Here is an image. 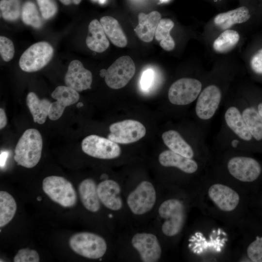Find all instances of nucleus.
Listing matches in <instances>:
<instances>
[{"mask_svg": "<svg viewBox=\"0 0 262 262\" xmlns=\"http://www.w3.org/2000/svg\"><path fill=\"white\" fill-rule=\"evenodd\" d=\"M0 53L2 59L5 62L11 60L14 55V44L11 40L5 36L0 37Z\"/></svg>", "mask_w": 262, "mask_h": 262, "instance_id": "obj_34", "label": "nucleus"}, {"mask_svg": "<svg viewBox=\"0 0 262 262\" xmlns=\"http://www.w3.org/2000/svg\"><path fill=\"white\" fill-rule=\"evenodd\" d=\"M159 162L163 166L175 168L199 180L206 173L208 165L199 161L183 156L168 149L162 151Z\"/></svg>", "mask_w": 262, "mask_h": 262, "instance_id": "obj_11", "label": "nucleus"}, {"mask_svg": "<svg viewBox=\"0 0 262 262\" xmlns=\"http://www.w3.org/2000/svg\"><path fill=\"white\" fill-rule=\"evenodd\" d=\"M42 189L50 199L62 207H72L77 203V193L72 184L64 177H46L42 181Z\"/></svg>", "mask_w": 262, "mask_h": 262, "instance_id": "obj_8", "label": "nucleus"}, {"mask_svg": "<svg viewBox=\"0 0 262 262\" xmlns=\"http://www.w3.org/2000/svg\"><path fill=\"white\" fill-rule=\"evenodd\" d=\"M88 32L86 38V44L91 50L96 52H103L109 47L110 43L100 22L95 19L88 25Z\"/></svg>", "mask_w": 262, "mask_h": 262, "instance_id": "obj_25", "label": "nucleus"}, {"mask_svg": "<svg viewBox=\"0 0 262 262\" xmlns=\"http://www.w3.org/2000/svg\"><path fill=\"white\" fill-rule=\"evenodd\" d=\"M253 107L256 109V110L258 111L259 114L262 117V101L259 102L257 104L256 106H253Z\"/></svg>", "mask_w": 262, "mask_h": 262, "instance_id": "obj_41", "label": "nucleus"}, {"mask_svg": "<svg viewBox=\"0 0 262 262\" xmlns=\"http://www.w3.org/2000/svg\"><path fill=\"white\" fill-rule=\"evenodd\" d=\"M53 53V48L48 42L40 41L35 43L22 53L19 60V66L25 72L38 71L50 62Z\"/></svg>", "mask_w": 262, "mask_h": 262, "instance_id": "obj_12", "label": "nucleus"}, {"mask_svg": "<svg viewBox=\"0 0 262 262\" xmlns=\"http://www.w3.org/2000/svg\"><path fill=\"white\" fill-rule=\"evenodd\" d=\"M60 2L65 5H70L71 4H79L82 0H59Z\"/></svg>", "mask_w": 262, "mask_h": 262, "instance_id": "obj_40", "label": "nucleus"}, {"mask_svg": "<svg viewBox=\"0 0 262 262\" xmlns=\"http://www.w3.org/2000/svg\"><path fill=\"white\" fill-rule=\"evenodd\" d=\"M133 247L138 252L144 262H156L161 257L162 248L159 240L153 234L137 233L131 239Z\"/></svg>", "mask_w": 262, "mask_h": 262, "instance_id": "obj_17", "label": "nucleus"}, {"mask_svg": "<svg viewBox=\"0 0 262 262\" xmlns=\"http://www.w3.org/2000/svg\"><path fill=\"white\" fill-rule=\"evenodd\" d=\"M110 133L107 138L121 144L135 142L146 134V130L141 122L131 119L114 123L109 127Z\"/></svg>", "mask_w": 262, "mask_h": 262, "instance_id": "obj_15", "label": "nucleus"}, {"mask_svg": "<svg viewBox=\"0 0 262 262\" xmlns=\"http://www.w3.org/2000/svg\"><path fill=\"white\" fill-rule=\"evenodd\" d=\"M82 151L89 156L101 159H112L118 157L121 150L118 145L108 138L90 135L82 142Z\"/></svg>", "mask_w": 262, "mask_h": 262, "instance_id": "obj_16", "label": "nucleus"}, {"mask_svg": "<svg viewBox=\"0 0 262 262\" xmlns=\"http://www.w3.org/2000/svg\"><path fill=\"white\" fill-rule=\"evenodd\" d=\"M100 22L106 36L115 46L125 47L128 43L127 38L118 21L111 16L102 17Z\"/></svg>", "mask_w": 262, "mask_h": 262, "instance_id": "obj_27", "label": "nucleus"}, {"mask_svg": "<svg viewBox=\"0 0 262 262\" xmlns=\"http://www.w3.org/2000/svg\"><path fill=\"white\" fill-rule=\"evenodd\" d=\"M64 81L66 86L81 92L91 88L92 74L81 61L74 60L68 65Z\"/></svg>", "mask_w": 262, "mask_h": 262, "instance_id": "obj_19", "label": "nucleus"}, {"mask_svg": "<svg viewBox=\"0 0 262 262\" xmlns=\"http://www.w3.org/2000/svg\"><path fill=\"white\" fill-rule=\"evenodd\" d=\"M161 19V14L156 11L148 14L140 13L138 16V24L134 29L138 38L145 42L152 41Z\"/></svg>", "mask_w": 262, "mask_h": 262, "instance_id": "obj_23", "label": "nucleus"}, {"mask_svg": "<svg viewBox=\"0 0 262 262\" xmlns=\"http://www.w3.org/2000/svg\"><path fill=\"white\" fill-rule=\"evenodd\" d=\"M17 210L13 196L4 191H0V227L8 224L13 218Z\"/></svg>", "mask_w": 262, "mask_h": 262, "instance_id": "obj_30", "label": "nucleus"}, {"mask_svg": "<svg viewBox=\"0 0 262 262\" xmlns=\"http://www.w3.org/2000/svg\"><path fill=\"white\" fill-rule=\"evenodd\" d=\"M237 228L202 214L188 239V247L199 262L233 261Z\"/></svg>", "mask_w": 262, "mask_h": 262, "instance_id": "obj_2", "label": "nucleus"}, {"mask_svg": "<svg viewBox=\"0 0 262 262\" xmlns=\"http://www.w3.org/2000/svg\"><path fill=\"white\" fill-rule=\"evenodd\" d=\"M162 137L169 149L185 157L201 161L208 165L211 154L208 147H202L191 144L175 130L164 131Z\"/></svg>", "mask_w": 262, "mask_h": 262, "instance_id": "obj_6", "label": "nucleus"}, {"mask_svg": "<svg viewBox=\"0 0 262 262\" xmlns=\"http://www.w3.org/2000/svg\"><path fill=\"white\" fill-rule=\"evenodd\" d=\"M211 152L208 170L247 195L249 185L258 180L262 174L260 163L246 152Z\"/></svg>", "mask_w": 262, "mask_h": 262, "instance_id": "obj_3", "label": "nucleus"}, {"mask_svg": "<svg viewBox=\"0 0 262 262\" xmlns=\"http://www.w3.org/2000/svg\"><path fill=\"white\" fill-rule=\"evenodd\" d=\"M106 72H107V70H106L105 69H102L99 71V75L102 78L105 77L106 74Z\"/></svg>", "mask_w": 262, "mask_h": 262, "instance_id": "obj_42", "label": "nucleus"}, {"mask_svg": "<svg viewBox=\"0 0 262 262\" xmlns=\"http://www.w3.org/2000/svg\"><path fill=\"white\" fill-rule=\"evenodd\" d=\"M83 106V104L82 102H79L77 104V107L80 108Z\"/></svg>", "mask_w": 262, "mask_h": 262, "instance_id": "obj_43", "label": "nucleus"}, {"mask_svg": "<svg viewBox=\"0 0 262 262\" xmlns=\"http://www.w3.org/2000/svg\"><path fill=\"white\" fill-rule=\"evenodd\" d=\"M40 257L38 252L28 248L18 250L14 258V262H39Z\"/></svg>", "mask_w": 262, "mask_h": 262, "instance_id": "obj_35", "label": "nucleus"}, {"mask_svg": "<svg viewBox=\"0 0 262 262\" xmlns=\"http://www.w3.org/2000/svg\"><path fill=\"white\" fill-rule=\"evenodd\" d=\"M78 191L81 201L84 208L93 213L98 212L100 208V201L95 181L89 178L83 180L79 185Z\"/></svg>", "mask_w": 262, "mask_h": 262, "instance_id": "obj_26", "label": "nucleus"}, {"mask_svg": "<svg viewBox=\"0 0 262 262\" xmlns=\"http://www.w3.org/2000/svg\"><path fill=\"white\" fill-rule=\"evenodd\" d=\"M174 26V23L171 19L162 18L155 32V39L160 42L161 47L166 51H171L175 47V41L170 34Z\"/></svg>", "mask_w": 262, "mask_h": 262, "instance_id": "obj_29", "label": "nucleus"}, {"mask_svg": "<svg viewBox=\"0 0 262 262\" xmlns=\"http://www.w3.org/2000/svg\"><path fill=\"white\" fill-rule=\"evenodd\" d=\"M69 246L77 254L90 259H98L107 250L105 240L100 236L92 232H81L72 235Z\"/></svg>", "mask_w": 262, "mask_h": 262, "instance_id": "obj_7", "label": "nucleus"}, {"mask_svg": "<svg viewBox=\"0 0 262 262\" xmlns=\"http://www.w3.org/2000/svg\"><path fill=\"white\" fill-rule=\"evenodd\" d=\"M26 102L33 121L39 124L44 123L49 115L51 102L46 98L39 99L33 92L28 93Z\"/></svg>", "mask_w": 262, "mask_h": 262, "instance_id": "obj_28", "label": "nucleus"}, {"mask_svg": "<svg viewBox=\"0 0 262 262\" xmlns=\"http://www.w3.org/2000/svg\"><path fill=\"white\" fill-rule=\"evenodd\" d=\"M56 101L51 103L49 118L56 120L61 117L65 108L77 102L80 98L78 91L67 86H57L51 94Z\"/></svg>", "mask_w": 262, "mask_h": 262, "instance_id": "obj_18", "label": "nucleus"}, {"mask_svg": "<svg viewBox=\"0 0 262 262\" xmlns=\"http://www.w3.org/2000/svg\"><path fill=\"white\" fill-rule=\"evenodd\" d=\"M250 17L248 8L242 6L217 14L213 18V23L219 28L226 30L235 24L246 22Z\"/></svg>", "mask_w": 262, "mask_h": 262, "instance_id": "obj_24", "label": "nucleus"}, {"mask_svg": "<svg viewBox=\"0 0 262 262\" xmlns=\"http://www.w3.org/2000/svg\"><path fill=\"white\" fill-rule=\"evenodd\" d=\"M7 124V118L4 110L2 108L0 109V129L5 127Z\"/></svg>", "mask_w": 262, "mask_h": 262, "instance_id": "obj_39", "label": "nucleus"}, {"mask_svg": "<svg viewBox=\"0 0 262 262\" xmlns=\"http://www.w3.org/2000/svg\"><path fill=\"white\" fill-rule=\"evenodd\" d=\"M233 261L262 262V236L249 242L236 241Z\"/></svg>", "mask_w": 262, "mask_h": 262, "instance_id": "obj_22", "label": "nucleus"}, {"mask_svg": "<svg viewBox=\"0 0 262 262\" xmlns=\"http://www.w3.org/2000/svg\"><path fill=\"white\" fill-rule=\"evenodd\" d=\"M98 195L100 202L112 211L120 210L123 205L119 184L112 180H105L97 185Z\"/></svg>", "mask_w": 262, "mask_h": 262, "instance_id": "obj_20", "label": "nucleus"}, {"mask_svg": "<svg viewBox=\"0 0 262 262\" xmlns=\"http://www.w3.org/2000/svg\"><path fill=\"white\" fill-rule=\"evenodd\" d=\"M239 107L245 122L254 141H262V117L256 109L241 96L234 98Z\"/></svg>", "mask_w": 262, "mask_h": 262, "instance_id": "obj_21", "label": "nucleus"}, {"mask_svg": "<svg viewBox=\"0 0 262 262\" xmlns=\"http://www.w3.org/2000/svg\"><path fill=\"white\" fill-rule=\"evenodd\" d=\"M158 213L164 220L161 229L165 236L174 238L181 233L187 213V205L183 200L179 197L166 199L160 205Z\"/></svg>", "mask_w": 262, "mask_h": 262, "instance_id": "obj_4", "label": "nucleus"}, {"mask_svg": "<svg viewBox=\"0 0 262 262\" xmlns=\"http://www.w3.org/2000/svg\"><path fill=\"white\" fill-rule=\"evenodd\" d=\"M43 141L39 131L35 129L26 130L18 140L15 148L14 159L18 165L31 168L39 162Z\"/></svg>", "mask_w": 262, "mask_h": 262, "instance_id": "obj_5", "label": "nucleus"}, {"mask_svg": "<svg viewBox=\"0 0 262 262\" xmlns=\"http://www.w3.org/2000/svg\"><path fill=\"white\" fill-rule=\"evenodd\" d=\"M191 194L202 214L227 225L237 228L246 217L247 194L208 169Z\"/></svg>", "mask_w": 262, "mask_h": 262, "instance_id": "obj_1", "label": "nucleus"}, {"mask_svg": "<svg viewBox=\"0 0 262 262\" xmlns=\"http://www.w3.org/2000/svg\"><path fill=\"white\" fill-rule=\"evenodd\" d=\"M154 79V71L150 68L145 70L142 73L140 80L141 88L144 90L148 89L152 84Z\"/></svg>", "mask_w": 262, "mask_h": 262, "instance_id": "obj_38", "label": "nucleus"}, {"mask_svg": "<svg viewBox=\"0 0 262 262\" xmlns=\"http://www.w3.org/2000/svg\"><path fill=\"white\" fill-rule=\"evenodd\" d=\"M250 66L254 73L262 75V49L259 50L252 57Z\"/></svg>", "mask_w": 262, "mask_h": 262, "instance_id": "obj_37", "label": "nucleus"}, {"mask_svg": "<svg viewBox=\"0 0 262 262\" xmlns=\"http://www.w3.org/2000/svg\"><path fill=\"white\" fill-rule=\"evenodd\" d=\"M239 39L240 35L237 31L226 30L214 40L213 49L217 53H226L235 47Z\"/></svg>", "mask_w": 262, "mask_h": 262, "instance_id": "obj_31", "label": "nucleus"}, {"mask_svg": "<svg viewBox=\"0 0 262 262\" xmlns=\"http://www.w3.org/2000/svg\"><path fill=\"white\" fill-rule=\"evenodd\" d=\"M156 198L153 185L150 181L144 180L128 195L127 203L133 214L142 215L153 208Z\"/></svg>", "mask_w": 262, "mask_h": 262, "instance_id": "obj_13", "label": "nucleus"}, {"mask_svg": "<svg viewBox=\"0 0 262 262\" xmlns=\"http://www.w3.org/2000/svg\"><path fill=\"white\" fill-rule=\"evenodd\" d=\"M21 16L26 25L39 29L43 25V21L35 4L31 1L25 2L21 8Z\"/></svg>", "mask_w": 262, "mask_h": 262, "instance_id": "obj_32", "label": "nucleus"}, {"mask_svg": "<svg viewBox=\"0 0 262 262\" xmlns=\"http://www.w3.org/2000/svg\"><path fill=\"white\" fill-rule=\"evenodd\" d=\"M0 9L1 16L5 20L16 21L21 15V8L19 0H1Z\"/></svg>", "mask_w": 262, "mask_h": 262, "instance_id": "obj_33", "label": "nucleus"}, {"mask_svg": "<svg viewBox=\"0 0 262 262\" xmlns=\"http://www.w3.org/2000/svg\"><path fill=\"white\" fill-rule=\"evenodd\" d=\"M135 66L129 56L117 59L107 69L104 77L106 84L114 89L125 86L133 77Z\"/></svg>", "mask_w": 262, "mask_h": 262, "instance_id": "obj_14", "label": "nucleus"}, {"mask_svg": "<svg viewBox=\"0 0 262 262\" xmlns=\"http://www.w3.org/2000/svg\"><path fill=\"white\" fill-rule=\"evenodd\" d=\"M223 104L224 110L221 127L242 141L246 146L252 143L254 140L234 99H228Z\"/></svg>", "mask_w": 262, "mask_h": 262, "instance_id": "obj_10", "label": "nucleus"}, {"mask_svg": "<svg viewBox=\"0 0 262 262\" xmlns=\"http://www.w3.org/2000/svg\"><path fill=\"white\" fill-rule=\"evenodd\" d=\"M41 16L45 19L52 17L57 12V6L52 0H36Z\"/></svg>", "mask_w": 262, "mask_h": 262, "instance_id": "obj_36", "label": "nucleus"}, {"mask_svg": "<svg viewBox=\"0 0 262 262\" xmlns=\"http://www.w3.org/2000/svg\"><path fill=\"white\" fill-rule=\"evenodd\" d=\"M203 83L198 79L183 77L175 81L168 91V98L171 104L185 106L196 101L202 88Z\"/></svg>", "mask_w": 262, "mask_h": 262, "instance_id": "obj_9", "label": "nucleus"}]
</instances>
